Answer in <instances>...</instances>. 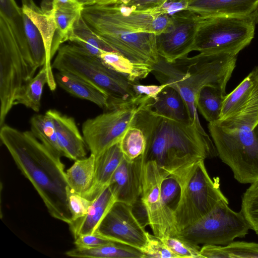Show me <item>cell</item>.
Wrapping results in <instances>:
<instances>
[{
	"mask_svg": "<svg viewBox=\"0 0 258 258\" xmlns=\"http://www.w3.org/2000/svg\"><path fill=\"white\" fill-rule=\"evenodd\" d=\"M150 104L134 119L146 138L144 163L154 161L174 175L200 160L218 156L213 140L200 122H181L157 114Z\"/></svg>",
	"mask_w": 258,
	"mask_h": 258,
	"instance_id": "obj_1",
	"label": "cell"
},
{
	"mask_svg": "<svg viewBox=\"0 0 258 258\" xmlns=\"http://www.w3.org/2000/svg\"><path fill=\"white\" fill-rule=\"evenodd\" d=\"M0 138L51 216L71 224L66 192L68 184L61 156L44 145L31 131L21 132L4 124L1 127Z\"/></svg>",
	"mask_w": 258,
	"mask_h": 258,
	"instance_id": "obj_2",
	"label": "cell"
},
{
	"mask_svg": "<svg viewBox=\"0 0 258 258\" xmlns=\"http://www.w3.org/2000/svg\"><path fill=\"white\" fill-rule=\"evenodd\" d=\"M237 56L227 53H201L168 62L160 57L152 73L160 84H168L179 92L191 120L200 122L196 100L202 87L213 85L226 89L235 68Z\"/></svg>",
	"mask_w": 258,
	"mask_h": 258,
	"instance_id": "obj_3",
	"label": "cell"
},
{
	"mask_svg": "<svg viewBox=\"0 0 258 258\" xmlns=\"http://www.w3.org/2000/svg\"><path fill=\"white\" fill-rule=\"evenodd\" d=\"M52 68L58 71L73 73L100 89L109 97V109L139 96L133 89L134 82L75 44L59 47Z\"/></svg>",
	"mask_w": 258,
	"mask_h": 258,
	"instance_id": "obj_4",
	"label": "cell"
},
{
	"mask_svg": "<svg viewBox=\"0 0 258 258\" xmlns=\"http://www.w3.org/2000/svg\"><path fill=\"white\" fill-rule=\"evenodd\" d=\"M82 16L114 52L153 67L158 62L156 35L133 32L113 15L107 5L85 6Z\"/></svg>",
	"mask_w": 258,
	"mask_h": 258,
	"instance_id": "obj_5",
	"label": "cell"
},
{
	"mask_svg": "<svg viewBox=\"0 0 258 258\" xmlns=\"http://www.w3.org/2000/svg\"><path fill=\"white\" fill-rule=\"evenodd\" d=\"M258 10L241 16L198 15L192 51L237 56L254 38Z\"/></svg>",
	"mask_w": 258,
	"mask_h": 258,
	"instance_id": "obj_6",
	"label": "cell"
},
{
	"mask_svg": "<svg viewBox=\"0 0 258 258\" xmlns=\"http://www.w3.org/2000/svg\"><path fill=\"white\" fill-rule=\"evenodd\" d=\"M204 161L200 160L172 175L181 187L180 200L173 212L178 233L207 214L221 201H228L220 189L219 181L210 177Z\"/></svg>",
	"mask_w": 258,
	"mask_h": 258,
	"instance_id": "obj_7",
	"label": "cell"
},
{
	"mask_svg": "<svg viewBox=\"0 0 258 258\" xmlns=\"http://www.w3.org/2000/svg\"><path fill=\"white\" fill-rule=\"evenodd\" d=\"M209 131L222 161L242 184L258 182V123L251 130H227L209 122Z\"/></svg>",
	"mask_w": 258,
	"mask_h": 258,
	"instance_id": "obj_8",
	"label": "cell"
},
{
	"mask_svg": "<svg viewBox=\"0 0 258 258\" xmlns=\"http://www.w3.org/2000/svg\"><path fill=\"white\" fill-rule=\"evenodd\" d=\"M153 100L148 96L139 95L132 101L86 120L82 124V135L91 154L96 158L119 143L138 112Z\"/></svg>",
	"mask_w": 258,
	"mask_h": 258,
	"instance_id": "obj_9",
	"label": "cell"
},
{
	"mask_svg": "<svg viewBox=\"0 0 258 258\" xmlns=\"http://www.w3.org/2000/svg\"><path fill=\"white\" fill-rule=\"evenodd\" d=\"M228 204V201H221L177 235L198 245H226L236 238L244 237L250 226L241 211H234Z\"/></svg>",
	"mask_w": 258,
	"mask_h": 258,
	"instance_id": "obj_10",
	"label": "cell"
},
{
	"mask_svg": "<svg viewBox=\"0 0 258 258\" xmlns=\"http://www.w3.org/2000/svg\"><path fill=\"white\" fill-rule=\"evenodd\" d=\"M29 69L13 31L0 16V126L14 105L23 85L30 80Z\"/></svg>",
	"mask_w": 258,
	"mask_h": 258,
	"instance_id": "obj_11",
	"label": "cell"
},
{
	"mask_svg": "<svg viewBox=\"0 0 258 258\" xmlns=\"http://www.w3.org/2000/svg\"><path fill=\"white\" fill-rule=\"evenodd\" d=\"M168 175L156 162L144 163L141 200L147 212L149 225L154 235L161 239L178 234L173 213L165 206L161 197V184Z\"/></svg>",
	"mask_w": 258,
	"mask_h": 258,
	"instance_id": "obj_12",
	"label": "cell"
},
{
	"mask_svg": "<svg viewBox=\"0 0 258 258\" xmlns=\"http://www.w3.org/2000/svg\"><path fill=\"white\" fill-rule=\"evenodd\" d=\"M95 233L142 251L147 241L148 232L134 215L131 205L116 201Z\"/></svg>",
	"mask_w": 258,
	"mask_h": 258,
	"instance_id": "obj_13",
	"label": "cell"
},
{
	"mask_svg": "<svg viewBox=\"0 0 258 258\" xmlns=\"http://www.w3.org/2000/svg\"><path fill=\"white\" fill-rule=\"evenodd\" d=\"M198 15L188 10L171 16L172 23L164 32L156 35L160 57L168 62L188 56L194 44Z\"/></svg>",
	"mask_w": 258,
	"mask_h": 258,
	"instance_id": "obj_14",
	"label": "cell"
},
{
	"mask_svg": "<svg viewBox=\"0 0 258 258\" xmlns=\"http://www.w3.org/2000/svg\"><path fill=\"white\" fill-rule=\"evenodd\" d=\"M21 2L23 12L30 19L42 36L46 52L45 63L43 66L47 72V85L53 91L57 84L52 72L51 52L56 28L52 0H43L41 8L34 0H21Z\"/></svg>",
	"mask_w": 258,
	"mask_h": 258,
	"instance_id": "obj_15",
	"label": "cell"
},
{
	"mask_svg": "<svg viewBox=\"0 0 258 258\" xmlns=\"http://www.w3.org/2000/svg\"><path fill=\"white\" fill-rule=\"evenodd\" d=\"M143 164V156L133 160L123 157L109 184L117 201L132 206L140 199Z\"/></svg>",
	"mask_w": 258,
	"mask_h": 258,
	"instance_id": "obj_16",
	"label": "cell"
},
{
	"mask_svg": "<svg viewBox=\"0 0 258 258\" xmlns=\"http://www.w3.org/2000/svg\"><path fill=\"white\" fill-rule=\"evenodd\" d=\"M107 5L113 15L134 32L158 35L165 32L172 23L171 16L157 10L139 11L119 3Z\"/></svg>",
	"mask_w": 258,
	"mask_h": 258,
	"instance_id": "obj_17",
	"label": "cell"
},
{
	"mask_svg": "<svg viewBox=\"0 0 258 258\" xmlns=\"http://www.w3.org/2000/svg\"><path fill=\"white\" fill-rule=\"evenodd\" d=\"M45 113L53 121L63 156L74 161L86 157L87 147L74 118L55 109Z\"/></svg>",
	"mask_w": 258,
	"mask_h": 258,
	"instance_id": "obj_18",
	"label": "cell"
},
{
	"mask_svg": "<svg viewBox=\"0 0 258 258\" xmlns=\"http://www.w3.org/2000/svg\"><path fill=\"white\" fill-rule=\"evenodd\" d=\"M117 198L108 185L92 201L86 214L70 224L74 239L82 235L94 234Z\"/></svg>",
	"mask_w": 258,
	"mask_h": 258,
	"instance_id": "obj_19",
	"label": "cell"
},
{
	"mask_svg": "<svg viewBox=\"0 0 258 258\" xmlns=\"http://www.w3.org/2000/svg\"><path fill=\"white\" fill-rule=\"evenodd\" d=\"M186 10L200 16H246L258 10V0H187Z\"/></svg>",
	"mask_w": 258,
	"mask_h": 258,
	"instance_id": "obj_20",
	"label": "cell"
},
{
	"mask_svg": "<svg viewBox=\"0 0 258 258\" xmlns=\"http://www.w3.org/2000/svg\"><path fill=\"white\" fill-rule=\"evenodd\" d=\"M54 77L57 85L69 94L89 101L106 110H109L108 96L83 79L66 71H58Z\"/></svg>",
	"mask_w": 258,
	"mask_h": 258,
	"instance_id": "obj_21",
	"label": "cell"
},
{
	"mask_svg": "<svg viewBox=\"0 0 258 258\" xmlns=\"http://www.w3.org/2000/svg\"><path fill=\"white\" fill-rule=\"evenodd\" d=\"M84 7L77 0L66 3L52 1L56 29L52 45L51 58L57 52L60 44L69 40L74 24L82 15Z\"/></svg>",
	"mask_w": 258,
	"mask_h": 258,
	"instance_id": "obj_22",
	"label": "cell"
},
{
	"mask_svg": "<svg viewBox=\"0 0 258 258\" xmlns=\"http://www.w3.org/2000/svg\"><path fill=\"white\" fill-rule=\"evenodd\" d=\"M257 97L258 66H256L231 93L226 95L219 120L235 113Z\"/></svg>",
	"mask_w": 258,
	"mask_h": 258,
	"instance_id": "obj_23",
	"label": "cell"
},
{
	"mask_svg": "<svg viewBox=\"0 0 258 258\" xmlns=\"http://www.w3.org/2000/svg\"><path fill=\"white\" fill-rule=\"evenodd\" d=\"M123 158L119 142L102 152L96 158L95 182L87 199L93 200L109 185L111 178Z\"/></svg>",
	"mask_w": 258,
	"mask_h": 258,
	"instance_id": "obj_24",
	"label": "cell"
},
{
	"mask_svg": "<svg viewBox=\"0 0 258 258\" xmlns=\"http://www.w3.org/2000/svg\"><path fill=\"white\" fill-rule=\"evenodd\" d=\"M23 11L15 0H0V16L10 25L27 64L30 79L36 71L27 46L23 19Z\"/></svg>",
	"mask_w": 258,
	"mask_h": 258,
	"instance_id": "obj_25",
	"label": "cell"
},
{
	"mask_svg": "<svg viewBox=\"0 0 258 258\" xmlns=\"http://www.w3.org/2000/svg\"><path fill=\"white\" fill-rule=\"evenodd\" d=\"M150 108L157 114L181 122L192 121L183 98L171 86H167L158 95Z\"/></svg>",
	"mask_w": 258,
	"mask_h": 258,
	"instance_id": "obj_26",
	"label": "cell"
},
{
	"mask_svg": "<svg viewBox=\"0 0 258 258\" xmlns=\"http://www.w3.org/2000/svg\"><path fill=\"white\" fill-rule=\"evenodd\" d=\"M95 156L91 154L75 161L66 172L68 185L75 192L87 199L95 182Z\"/></svg>",
	"mask_w": 258,
	"mask_h": 258,
	"instance_id": "obj_27",
	"label": "cell"
},
{
	"mask_svg": "<svg viewBox=\"0 0 258 258\" xmlns=\"http://www.w3.org/2000/svg\"><path fill=\"white\" fill-rule=\"evenodd\" d=\"M65 254L80 258H146L140 250L116 242L96 247H76L66 251Z\"/></svg>",
	"mask_w": 258,
	"mask_h": 258,
	"instance_id": "obj_28",
	"label": "cell"
},
{
	"mask_svg": "<svg viewBox=\"0 0 258 258\" xmlns=\"http://www.w3.org/2000/svg\"><path fill=\"white\" fill-rule=\"evenodd\" d=\"M99 58L105 66L133 82L146 78L153 70L150 64L134 62L114 51L103 50Z\"/></svg>",
	"mask_w": 258,
	"mask_h": 258,
	"instance_id": "obj_29",
	"label": "cell"
},
{
	"mask_svg": "<svg viewBox=\"0 0 258 258\" xmlns=\"http://www.w3.org/2000/svg\"><path fill=\"white\" fill-rule=\"evenodd\" d=\"M68 41L98 58L103 50L114 51L88 25L82 15L76 21Z\"/></svg>",
	"mask_w": 258,
	"mask_h": 258,
	"instance_id": "obj_30",
	"label": "cell"
},
{
	"mask_svg": "<svg viewBox=\"0 0 258 258\" xmlns=\"http://www.w3.org/2000/svg\"><path fill=\"white\" fill-rule=\"evenodd\" d=\"M226 95V89L213 85H206L199 91L197 108L209 123L219 120Z\"/></svg>",
	"mask_w": 258,
	"mask_h": 258,
	"instance_id": "obj_31",
	"label": "cell"
},
{
	"mask_svg": "<svg viewBox=\"0 0 258 258\" xmlns=\"http://www.w3.org/2000/svg\"><path fill=\"white\" fill-rule=\"evenodd\" d=\"M47 83V72L43 66L35 76L23 85L15 98L14 105L22 104L35 112H39L43 89Z\"/></svg>",
	"mask_w": 258,
	"mask_h": 258,
	"instance_id": "obj_32",
	"label": "cell"
},
{
	"mask_svg": "<svg viewBox=\"0 0 258 258\" xmlns=\"http://www.w3.org/2000/svg\"><path fill=\"white\" fill-rule=\"evenodd\" d=\"M31 132L44 145L63 156L51 117L46 114H36L30 119Z\"/></svg>",
	"mask_w": 258,
	"mask_h": 258,
	"instance_id": "obj_33",
	"label": "cell"
},
{
	"mask_svg": "<svg viewBox=\"0 0 258 258\" xmlns=\"http://www.w3.org/2000/svg\"><path fill=\"white\" fill-rule=\"evenodd\" d=\"M215 123L227 130L252 129L258 123V97L237 112Z\"/></svg>",
	"mask_w": 258,
	"mask_h": 258,
	"instance_id": "obj_34",
	"label": "cell"
},
{
	"mask_svg": "<svg viewBox=\"0 0 258 258\" xmlns=\"http://www.w3.org/2000/svg\"><path fill=\"white\" fill-rule=\"evenodd\" d=\"M146 145L144 133L134 119L119 142L123 157L127 160H133L143 156Z\"/></svg>",
	"mask_w": 258,
	"mask_h": 258,
	"instance_id": "obj_35",
	"label": "cell"
},
{
	"mask_svg": "<svg viewBox=\"0 0 258 258\" xmlns=\"http://www.w3.org/2000/svg\"><path fill=\"white\" fill-rule=\"evenodd\" d=\"M23 19L29 53L34 67L37 70L45 63L46 52L43 39L37 28L24 13Z\"/></svg>",
	"mask_w": 258,
	"mask_h": 258,
	"instance_id": "obj_36",
	"label": "cell"
},
{
	"mask_svg": "<svg viewBox=\"0 0 258 258\" xmlns=\"http://www.w3.org/2000/svg\"><path fill=\"white\" fill-rule=\"evenodd\" d=\"M241 212L258 236V182L251 184L241 199Z\"/></svg>",
	"mask_w": 258,
	"mask_h": 258,
	"instance_id": "obj_37",
	"label": "cell"
},
{
	"mask_svg": "<svg viewBox=\"0 0 258 258\" xmlns=\"http://www.w3.org/2000/svg\"><path fill=\"white\" fill-rule=\"evenodd\" d=\"M218 258H258V243L233 241L226 245H218Z\"/></svg>",
	"mask_w": 258,
	"mask_h": 258,
	"instance_id": "obj_38",
	"label": "cell"
},
{
	"mask_svg": "<svg viewBox=\"0 0 258 258\" xmlns=\"http://www.w3.org/2000/svg\"><path fill=\"white\" fill-rule=\"evenodd\" d=\"M177 258H202L201 247L178 235L169 236L161 239Z\"/></svg>",
	"mask_w": 258,
	"mask_h": 258,
	"instance_id": "obj_39",
	"label": "cell"
},
{
	"mask_svg": "<svg viewBox=\"0 0 258 258\" xmlns=\"http://www.w3.org/2000/svg\"><path fill=\"white\" fill-rule=\"evenodd\" d=\"M160 192L165 206L173 213L181 196V187L177 179L171 175L165 177L161 184Z\"/></svg>",
	"mask_w": 258,
	"mask_h": 258,
	"instance_id": "obj_40",
	"label": "cell"
},
{
	"mask_svg": "<svg viewBox=\"0 0 258 258\" xmlns=\"http://www.w3.org/2000/svg\"><path fill=\"white\" fill-rule=\"evenodd\" d=\"M66 192L67 204L71 215L72 223L86 214L92 200L90 201L75 192L69 185L66 187Z\"/></svg>",
	"mask_w": 258,
	"mask_h": 258,
	"instance_id": "obj_41",
	"label": "cell"
},
{
	"mask_svg": "<svg viewBox=\"0 0 258 258\" xmlns=\"http://www.w3.org/2000/svg\"><path fill=\"white\" fill-rule=\"evenodd\" d=\"M142 251L146 258H177L161 238L149 232L147 241Z\"/></svg>",
	"mask_w": 258,
	"mask_h": 258,
	"instance_id": "obj_42",
	"label": "cell"
},
{
	"mask_svg": "<svg viewBox=\"0 0 258 258\" xmlns=\"http://www.w3.org/2000/svg\"><path fill=\"white\" fill-rule=\"evenodd\" d=\"M167 0H120L116 4L139 11H154L160 8Z\"/></svg>",
	"mask_w": 258,
	"mask_h": 258,
	"instance_id": "obj_43",
	"label": "cell"
},
{
	"mask_svg": "<svg viewBox=\"0 0 258 258\" xmlns=\"http://www.w3.org/2000/svg\"><path fill=\"white\" fill-rule=\"evenodd\" d=\"M97 233L82 235L75 238L76 247L85 248L96 247L114 242Z\"/></svg>",
	"mask_w": 258,
	"mask_h": 258,
	"instance_id": "obj_44",
	"label": "cell"
},
{
	"mask_svg": "<svg viewBox=\"0 0 258 258\" xmlns=\"http://www.w3.org/2000/svg\"><path fill=\"white\" fill-rule=\"evenodd\" d=\"M168 84L142 85L134 82L133 89L137 96H147L155 99L158 95L167 86Z\"/></svg>",
	"mask_w": 258,
	"mask_h": 258,
	"instance_id": "obj_45",
	"label": "cell"
},
{
	"mask_svg": "<svg viewBox=\"0 0 258 258\" xmlns=\"http://www.w3.org/2000/svg\"><path fill=\"white\" fill-rule=\"evenodd\" d=\"M187 0H167L157 11L169 16L186 10Z\"/></svg>",
	"mask_w": 258,
	"mask_h": 258,
	"instance_id": "obj_46",
	"label": "cell"
},
{
	"mask_svg": "<svg viewBox=\"0 0 258 258\" xmlns=\"http://www.w3.org/2000/svg\"><path fill=\"white\" fill-rule=\"evenodd\" d=\"M84 7L92 5H108L110 0H77Z\"/></svg>",
	"mask_w": 258,
	"mask_h": 258,
	"instance_id": "obj_47",
	"label": "cell"
},
{
	"mask_svg": "<svg viewBox=\"0 0 258 258\" xmlns=\"http://www.w3.org/2000/svg\"><path fill=\"white\" fill-rule=\"evenodd\" d=\"M74 1L75 0H52L53 2L61 3H69Z\"/></svg>",
	"mask_w": 258,
	"mask_h": 258,
	"instance_id": "obj_48",
	"label": "cell"
},
{
	"mask_svg": "<svg viewBox=\"0 0 258 258\" xmlns=\"http://www.w3.org/2000/svg\"><path fill=\"white\" fill-rule=\"evenodd\" d=\"M120 1V0H110L108 5L116 4L119 2Z\"/></svg>",
	"mask_w": 258,
	"mask_h": 258,
	"instance_id": "obj_49",
	"label": "cell"
}]
</instances>
